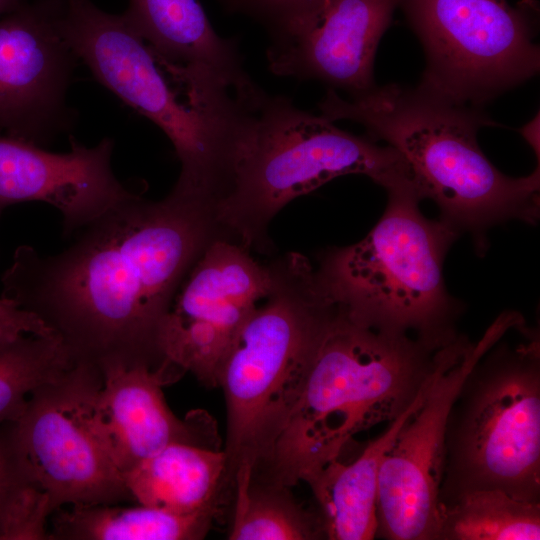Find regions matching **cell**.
<instances>
[{
  "instance_id": "6da1fadb",
  "label": "cell",
  "mask_w": 540,
  "mask_h": 540,
  "mask_svg": "<svg viewBox=\"0 0 540 540\" xmlns=\"http://www.w3.org/2000/svg\"><path fill=\"white\" fill-rule=\"evenodd\" d=\"M59 253L18 246L1 296L33 314L74 362L161 367L159 336L197 259L223 238L205 205L135 193L77 231Z\"/></svg>"
},
{
  "instance_id": "7a4b0ae2",
  "label": "cell",
  "mask_w": 540,
  "mask_h": 540,
  "mask_svg": "<svg viewBox=\"0 0 540 540\" xmlns=\"http://www.w3.org/2000/svg\"><path fill=\"white\" fill-rule=\"evenodd\" d=\"M60 29L97 81L169 138L181 164L170 193L212 209L258 110L213 75L169 72L123 14L90 0H64Z\"/></svg>"
},
{
  "instance_id": "3957f363",
  "label": "cell",
  "mask_w": 540,
  "mask_h": 540,
  "mask_svg": "<svg viewBox=\"0 0 540 540\" xmlns=\"http://www.w3.org/2000/svg\"><path fill=\"white\" fill-rule=\"evenodd\" d=\"M447 345L368 328L335 306L299 397L252 477L290 488L306 482L339 459L355 435L401 414Z\"/></svg>"
},
{
  "instance_id": "277c9868",
  "label": "cell",
  "mask_w": 540,
  "mask_h": 540,
  "mask_svg": "<svg viewBox=\"0 0 540 540\" xmlns=\"http://www.w3.org/2000/svg\"><path fill=\"white\" fill-rule=\"evenodd\" d=\"M320 115L350 120L368 137L383 140L406 160L421 199L432 200L443 223L459 235L469 232L481 251L485 233L509 220L536 224L539 218V167L510 177L481 150L477 133L495 123L479 107L452 102L419 85L374 86L341 98L329 88Z\"/></svg>"
},
{
  "instance_id": "5b68a950",
  "label": "cell",
  "mask_w": 540,
  "mask_h": 540,
  "mask_svg": "<svg viewBox=\"0 0 540 540\" xmlns=\"http://www.w3.org/2000/svg\"><path fill=\"white\" fill-rule=\"evenodd\" d=\"M273 265L272 290L237 332L217 373L227 412L226 498L235 475L253 472L269 453L335 311L305 257L289 254Z\"/></svg>"
},
{
  "instance_id": "8992f818",
  "label": "cell",
  "mask_w": 540,
  "mask_h": 540,
  "mask_svg": "<svg viewBox=\"0 0 540 540\" xmlns=\"http://www.w3.org/2000/svg\"><path fill=\"white\" fill-rule=\"evenodd\" d=\"M386 191V208L370 232L323 256L315 270L318 287L360 325L443 347L458 337L462 309L443 277L445 256L459 234L421 213L413 180Z\"/></svg>"
},
{
  "instance_id": "52a82bcc",
  "label": "cell",
  "mask_w": 540,
  "mask_h": 540,
  "mask_svg": "<svg viewBox=\"0 0 540 540\" xmlns=\"http://www.w3.org/2000/svg\"><path fill=\"white\" fill-rule=\"evenodd\" d=\"M333 123L285 96H268L212 208L224 238L249 250L269 248L267 230L273 217L293 199L339 176L365 175L385 190L413 180L394 148Z\"/></svg>"
},
{
  "instance_id": "ba28073f",
  "label": "cell",
  "mask_w": 540,
  "mask_h": 540,
  "mask_svg": "<svg viewBox=\"0 0 540 540\" xmlns=\"http://www.w3.org/2000/svg\"><path fill=\"white\" fill-rule=\"evenodd\" d=\"M474 489L540 502V353L535 337L493 345L451 407L439 503ZM440 508V507H439Z\"/></svg>"
},
{
  "instance_id": "9c48e42d",
  "label": "cell",
  "mask_w": 540,
  "mask_h": 540,
  "mask_svg": "<svg viewBox=\"0 0 540 540\" xmlns=\"http://www.w3.org/2000/svg\"><path fill=\"white\" fill-rule=\"evenodd\" d=\"M426 58L420 87L452 102L481 107L535 76L536 26L527 2L400 0Z\"/></svg>"
},
{
  "instance_id": "30bf717a",
  "label": "cell",
  "mask_w": 540,
  "mask_h": 540,
  "mask_svg": "<svg viewBox=\"0 0 540 540\" xmlns=\"http://www.w3.org/2000/svg\"><path fill=\"white\" fill-rule=\"evenodd\" d=\"M522 322L518 313L505 312L478 342L459 335L447 346L424 399L381 462L375 537L438 540L439 494L451 407L464 379L480 358Z\"/></svg>"
},
{
  "instance_id": "8fae6325",
  "label": "cell",
  "mask_w": 540,
  "mask_h": 540,
  "mask_svg": "<svg viewBox=\"0 0 540 540\" xmlns=\"http://www.w3.org/2000/svg\"><path fill=\"white\" fill-rule=\"evenodd\" d=\"M102 380L98 367L76 362L36 389L17 419L7 423L27 476L48 494L55 511L132 499L89 422Z\"/></svg>"
},
{
  "instance_id": "7c38bea8",
  "label": "cell",
  "mask_w": 540,
  "mask_h": 540,
  "mask_svg": "<svg viewBox=\"0 0 540 540\" xmlns=\"http://www.w3.org/2000/svg\"><path fill=\"white\" fill-rule=\"evenodd\" d=\"M274 280L273 263L257 261L230 239L213 240L184 278L163 322V359L216 387L224 355Z\"/></svg>"
},
{
  "instance_id": "4fadbf2b",
  "label": "cell",
  "mask_w": 540,
  "mask_h": 540,
  "mask_svg": "<svg viewBox=\"0 0 540 540\" xmlns=\"http://www.w3.org/2000/svg\"><path fill=\"white\" fill-rule=\"evenodd\" d=\"M64 0L23 2L0 17V129L43 145L67 132V92L77 56L64 39Z\"/></svg>"
},
{
  "instance_id": "5bb4252c",
  "label": "cell",
  "mask_w": 540,
  "mask_h": 540,
  "mask_svg": "<svg viewBox=\"0 0 540 540\" xmlns=\"http://www.w3.org/2000/svg\"><path fill=\"white\" fill-rule=\"evenodd\" d=\"M400 0H322L301 17L269 26V69L317 80L353 96L375 86L376 51Z\"/></svg>"
},
{
  "instance_id": "9a60e30c",
  "label": "cell",
  "mask_w": 540,
  "mask_h": 540,
  "mask_svg": "<svg viewBox=\"0 0 540 540\" xmlns=\"http://www.w3.org/2000/svg\"><path fill=\"white\" fill-rule=\"evenodd\" d=\"M183 372L170 362L110 366L89 407V422L116 469L123 475L172 443L219 448L212 418L196 410L178 418L167 405L162 386Z\"/></svg>"
},
{
  "instance_id": "2e32d148",
  "label": "cell",
  "mask_w": 540,
  "mask_h": 540,
  "mask_svg": "<svg viewBox=\"0 0 540 540\" xmlns=\"http://www.w3.org/2000/svg\"><path fill=\"white\" fill-rule=\"evenodd\" d=\"M70 144L69 152L54 153L0 136V216L17 203L44 202L60 212L69 236L134 194L112 171L111 138L87 147L71 136Z\"/></svg>"
},
{
  "instance_id": "e0dca14e",
  "label": "cell",
  "mask_w": 540,
  "mask_h": 540,
  "mask_svg": "<svg viewBox=\"0 0 540 540\" xmlns=\"http://www.w3.org/2000/svg\"><path fill=\"white\" fill-rule=\"evenodd\" d=\"M123 16L159 58L213 73L251 106L266 97L245 70L236 40L215 32L199 0H130Z\"/></svg>"
},
{
  "instance_id": "ac0fdd59",
  "label": "cell",
  "mask_w": 540,
  "mask_h": 540,
  "mask_svg": "<svg viewBox=\"0 0 540 540\" xmlns=\"http://www.w3.org/2000/svg\"><path fill=\"white\" fill-rule=\"evenodd\" d=\"M417 406L418 402L413 401L352 462L335 459L307 479L305 483L317 501L326 539L375 538L381 462Z\"/></svg>"
},
{
  "instance_id": "d6986e66",
  "label": "cell",
  "mask_w": 540,
  "mask_h": 540,
  "mask_svg": "<svg viewBox=\"0 0 540 540\" xmlns=\"http://www.w3.org/2000/svg\"><path fill=\"white\" fill-rule=\"evenodd\" d=\"M226 473L220 448L172 443L123 475L138 504L178 514L218 510Z\"/></svg>"
},
{
  "instance_id": "ffe728a7",
  "label": "cell",
  "mask_w": 540,
  "mask_h": 540,
  "mask_svg": "<svg viewBox=\"0 0 540 540\" xmlns=\"http://www.w3.org/2000/svg\"><path fill=\"white\" fill-rule=\"evenodd\" d=\"M55 512L51 540H198L207 535L218 510L178 514L142 504H102Z\"/></svg>"
},
{
  "instance_id": "44dd1931",
  "label": "cell",
  "mask_w": 540,
  "mask_h": 540,
  "mask_svg": "<svg viewBox=\"0 0 540 540\" xmlns=\"http://www.w3.org/2000/svg\"><path fill=\"white\" fill-rule=\"evenodd\" d=\"M233 516L230 540H314L325 538L319 513H311L293 497L290 487L252 478L242 471L231 490Z\"/></svg>"
},
{
  "instance_id": "7402d4cb",
  "label": "cell",
  "mask_w": 540,
  "mask_h": 540,
  "mask_svg": "<svg viewBox=\"0 0 540 540\" xmlns=\"http://www.w3.org/2000/svg\"><path fill=\"white\" fill-rule=\"evenodd\" d=\"M540 502L474 489L440 505L438 540H538Z\"/></svg>"
},
{
  "instance_id": "603a6c76",
  "label": "cell",
  "mask_w": 540,
  "mask_h": 540,
  "mask_svg": "<svg viewBox=\"0 0 540 540\" xmlns=\"http://www.w3.org/2000/svg\"><path fill=\"white\" fill-rule=\"evenodd\" d=\"M75 363L56 336L0 331V428L17 419L36 389Z\"/></svg>"
},
{
  "instance_id": "cb8c5ba5",
  "label": "cell",
  "mask_w": 540,
  "mask_h": 540,
  "mask_svg": "<svg viewBox=\"0 0 540 540\" xmlns=\"http://www.w3.org/2000/svg\"><path fill=\"white\" fill-rule=\"evenodd\" d=\"M54 512L48 494L26 481L0 515V540H51L49 518Z\"/></svg>"
},
{
  "instance_id": "d4e9b609",
  "label": "cell",
  "mask_w": 540,
  "mask_h": 540,
  "mask_svg": "<svg viewBox=\"0 0 540 540\" xmlns=\"http://www.w3.org/2000/svg\"><path fill=\"white\" fill-rule=\"evenodd\" d=\"M230 12L256 17L269 27L306 15L322 0H220Z\"/></svg>"
},
{
  "instance_id": "484cf974",
  "label": "cell",
  "mask_w": 540,
  "mask_h": 540,
  "mask_svg": "<svg viewBox=\"0 0 540 540\" xmlns=\"http://www.w3.org/2000/svg\"><path fill=\"white\" fill-rule=\"evenodd\" d=\"M29 480L5 424L0 428V515L13 493Z\"/></svg>"
},
{
  "instance_id": "4316f807",
  "label": "cell",
  "mask_w": 540,
  "mask_h": 540,
  "mask_svg": "<svg viewBox=\"0 0 540 540\" xmlns=\"http://www.w3.org/2000/svg\"><path fill=\"white\" fill-rule=\"evenodd\" d=\"M0 331L11 334L55 336L36 316L2 296H0Z\"/></svg>"
},
{
  "instance_id": "83f0119b",
  "label": "cell",
  "mask_w": 540,
  "mask_h": 540,
  "mask_svg": "<svg viewBox=\"0 0 540 540\" xmlns=\"http://www.w3.org/2000/svg\"><path fill=\"white\" fill-rule=\"evenodd\" d=\"M524 139L539 156V114L526 123L520 130Z\"/></svg>"
},
{
  "instance_id": "f1b7e54d",
  "label": "cell",
  "mask_w": 540,
  "mask_h": 540,
  "mask_svg": "<svg viewBox=\"0 0 540 540\" xmlns=\"http://www.w3.org/2000/svg\"><path fill=\"white\" fill-rule=\"evenodd\" d=\"M24 0H0V17L15 10Z\"/></svg>"
}]
</instances>
